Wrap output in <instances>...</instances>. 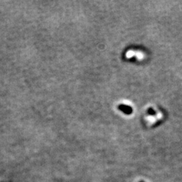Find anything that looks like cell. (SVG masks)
I'll return each mask as SVG.
<instances>
[]
</instances>
